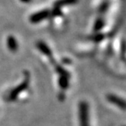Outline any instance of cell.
Instances as JSON below:
<instances>
[{"label": "cell", "instance_id": "cell-1", "mask_svg": "<svg viewBox=\"0 0 126 126\" xmlns=\"http://www.w3.org/2000/svg\"><path fill=\"white\" fill-rule=\"evenodd\" d=\"M79 116L81 126H89V110H88V105L85 102H82L79 105Z\"/></svg>", "mask_w": 126, "mask_h": 126}, {"label": "cell", "instance_id": "cell-2", "mask_svg": "<svg viewBox=\"0 0 126 126\" xmlns=\"http://www.w3.org/2000/svg\"><path fill=\"white\" fill-rule=\"evenodd\" d=\"M108 99H109L110 102H111L112 103H115L116 104L117 106H119L120 107H121L122 109L125 108V102H124V100L120 99V97H116V96H114V95H110L108 97Z\"/></svg>", "mask_w": 126, "mask_h": 126}, {"label": "cell", "instance_id": "cell-3", "mask_svg": "<svg viewBox=\"0 0 126 126\" xmlns=\"http://www.w3.org/2000/svg\"><path fill=\"white\" fill-rule=\"evenodd\" d=\"M47 12H48L47 11H44V12H40L39 13L34 14L31 16L32 22H38V21H42V20H44V17L47 16Z\"/></svg>", "mask_w": 126, "mask_h": 126}, {"label": "cell", "instance_id": "cell-4", "mask_svg": "<svg viewBox=\"0 0 126 126\" xmlns=\"http://www.w3.org/2000/svg\"><path fill=\"white\" fill-rule=\"evenodd\" d=\"M75 2H76V0H60V1L57 2V4L58 5V6H61V5L71 4V3H74Z\"/></svg>", "mask_w": 126, "mask_h": 126}]
</instances>
